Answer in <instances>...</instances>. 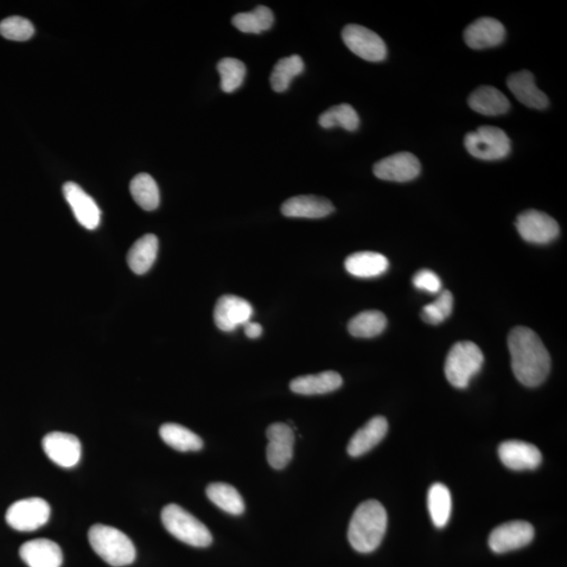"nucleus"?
Returning a JSON list of instances; mask_svg holds the SVG:
<instances>
[{"mask_svg":"<svg viewBox=\"0 0 567 567\" xmlns=\"http://www.w3.org/2000/svg\"><path fill=\"white\" fill-rule=\"evenodd\" d=\"M454 297L449 290L439 293L434 302L425 306L422 318L426 324L439 325L447 320L453 312Z\"/></svg>","mask_w":567,"mask_h":567,"instance_id":"35","label":"nucleus"},{"mask_svg":"<svg viewBox=\"0 0 567 567\" xmlns=\"http://www.w3.org/2000/svg\"><path fill=\"white\" fill-rule=\"evenodd\" d=\"M88 541L95 553L107 564L121 567L135 562V545L116 527L95 525L88 531Z\"/></svg>","mask_w":567,"mask_h":567,"instance_id":"3","label":"nucleus"},{"mask_svg":"<svg viewBox=\"0 0 567 567\" xmlns=\"http://www.w3.org/2000/svg\"><path fill=\"white\" fill-rule=\"evenodd\" d=\"M269 445H267V461L275 470H283L293 457L295 433L290 425L277 423L270 425L266 431Z\"/></svg>","mask_w":567,"mask_h":567,"instance_id":"14","label":"nucleus"},{"mask_svg":"<svg viewBox=\"0 0 567 567\" xmlns=\"http://www.w3.org/2000/svg\"><path fill=\"white\" fill-rule=\"evenodd\" d=\"M484 361L481 349L473 342H458L451 348L445 360L444 374L450 384L466 389L480 372Z\"/></svg>","mask_w":567,"mask_h":567,"instance_id":"4","label":"nucleus"},{"mask_svg":"<svg viewBox=\"0 0 567 567\" xmlns=\"http://www.w3.org/2000/svg\"><path fill=\"white\" fill-rule=\"evenodd\" d=\"M520 237L528 243L545 245L558 238L560 228L556 220L539 210H526L516 220Z\"/></svg>","mask_w":567,"mask_h":567,"instance_id":"9","label":"nucleus"},{"mask_svg":"<svg viewBox=\"0 0 567 567\" xmlns=\"http://www.w3.org/2000/svg\"><path fill=\"white\" fill-rule=\"evenodd\" d=\"M318 123L323 129L342 127L348 132H354L359 129L360 117L352 105L343 104L330 107L328 111L324 112L318 119Z\"/></svg>","mask_w":567,"mask_h":567,"instance_id":"33","label":"nucleus"},{"mask_svg":"<svg viewBox=\"0 0 567 567\" xmlns=\"http://www.w3.org/2000/svg\"><path fill=\"white\" fill-rule=\"evenodd\" d=\"M253 315V308L245 298L237 296H223L215 304L214 318L216 327L224 333H232L244 326Z\"/></svg>","mask_w":567,"mask_h":567,"instance_id":"13","label":"nucleus"},{"mask_svg":"<svg viewBox=\"0 0 567 567\" xmlns=\"http://www.w3.org/2000/svg\"><path fill=\"white\" fill-rule=\"evenodd\" d=\"M245 334L250 339L256 340L262 335L263 328L258 323L248 322L244 325Z\"/></svg>","mask_w":567,"mask_h":567,"instance_id":"38","label":"nucleus"},{"mask_svg":"<svg viewBox=\"0 0 567 567\" xmlns=\"http://www.w3.org/2000/svg\"><path fill=\"white\" fill-rule=\"evenodd\" d=\"M463 37L471 49L494 48L505 41L506 28L497 19L483 17L471 23L464 31Z\"/></svg>","mask_w":567,"mask_h":567,"instance_id":"16","label":"nucleus"},{"mask_svg":"<svg viewBox=\"0 0 567 567\" xmlns=\"http://www.w3.org/2000/svg\"><path fill=\"white\" fill-rule=\"evenodd\" d=\"M428 508L433 524L442 528L448 525L452 513L450 490L443 483H435L429 489Z\"/></svg>","mask_w":567,"mask_h":567,"instance_id":"30","label":"nucleus"},{"mask_svg":"<svg viewBox=\"0 0 567 567\" xmlns=\"http://www.w3.org/2000/svg\"><path fill=\"white\" fill-rule=\"evenodd\" d=\"M498 455L501 462L514 471L535 470L543 462V455L537 447L520 441L502 443L498 448Z\"/></svg>","mask_w":567,"mask_h":567,"instance_id":"17","label":"nucleus"},{"mask_svg":"<svg viewBox=\"0 0 567 567\" xmlns=\"http://www.w3.org/2000/svg\"><path fill=\"white\" fill-rule=\"evenodd\" d=\"M223 92L233 93L243 85L246 67L243 62L235 59H224L218 63Z\"/></svg>","mask_w":567,"mask_h":567,"instance_id":"34","label":"nucleus"},{"mask_svg":"<svg viewBox=\"0 0 567 567\" xmlns=\"http://www.w3.org/2000/svg\"><path fill=\"white\" fill-rule=\"evenodd\" d=\"M388 422L385 417L375 416L362 426L350 439L348 454L352 457H360L368 453L385 438L388 433Z\"/></svg>","mask_w":567,"mask_h":567,"instance_id":"21","label":"nucleus"},{"mask_svg":"<svg viewBox=\"0 0 567 567\" xmlns=\"http://www.w3.org/2000/svg\"><path fill=\"white\" fill-rule=\"evenodd\" d=\"M386 327V316L378 310L361 312L348 324L350 334L360 337V339H371V337L378 336Z\"/></svg>","mask_w":567,"mask_h":567,"instance_id":"28","label":"nucleus"},{"mask_svg":"<svg viewBox=\"0 0 567 567\" xmlns=\"http://www.w3.org/2000/svg\"><path fill=\"white\" fill-rule=\"evenodd\" d=\"M507 85L509 91L522 105L535 110H544L549 106L547 96L535 84L534 75L531 72L521 71L512 74L508 78Z\"/></svg>","mask_w":567,"mask_h":567,"instance_id":"20","label":"nucleus"},{"mask_svg":"<svg viewBox=\"0 0 567 567\" xmlns=\"http://www.w3.org/2000/svg\"><path fill=\"white\" fill-rule=\"evenodd\" d=\"M388 515L381 503L368 500L355 509L348 530V540L356 552L372 553L385 537Z\"/></svg>","mask_w":567,"mask_h":567,"instance_id":"2","label":"nucleus"},{"mask_svg":"<svg viewBox=\"0 0 567 567\" xmlns=\"http://www.w3.org/2000/svg\"><path fill=\"white\" fill-rule=\"evenodd\" d=\"M345 267L353 277L371 279L384 275L389 269V261L379 252L361 251L349 256Z\"/></svg>","mask_w":567,"mask_h":567,"instance_id":"23","label":"nucleus"},{"mask_svg":"<svg viewBox=\"0 0 567 567\" xmlns=\"http://www.w3.org/2000/svg\"><path fill=\"white\" fill-rule=\"evenodd\" d=\"M343 41L353 54L370 62L386 59L387 46L375 32L362 25L348 24L342 32Z\"/></svg>","mask_w":567,"mask_h":567,"instance_id":"8","label":"nucleus"},{"mask_svg":"<svg viewBox=\"0 0 567 567\" xmlns=\"http://www.w3.org/2000/svg\"><path fill=\"white\" fill-rule=\"evenodd\" d=\"M42 448L50 460L61 468L71 469L80 462V441L69 433H50L42 439Z\"/></svg>","mask_w":567,"mask_h":567,"instance_id":"12","label":"nucleus"},{"mask_svg":"<svg viewBox=\"0 0 567 567\" xmlns=\"http://www.w3.org/2000/svg\"><path fill=\"white\" fill-rule=\"evenodd\" d=\"M304 61L298 55H291L279 60L270 76L272 90L283 93L288 90L293 78L304 72Z\"/></svg>","mask_w":567,"mask_h":567,"instance_id":"32","label":"nucleus"},{"mask_svg":"<svg viewBox=\"0 0 567 567\" xmlns=\"http://www.w3.org/2000/svg\"><path fill=\"white\" fill-rule=\"evenodd\" d=\"M19 555L29 567H60L63 562L59 545L44 538L23 544Z\"/></svg>","mask_w":567,"mask_h":567,"instance_id":"18","label":"nucleus"},{"mask_svg":"<svg viewBox=\"0 0 567 567\" xmlns=\"http://www.w3.org/2000/svg\"><path fill=\"white\" fill-rule=\"evenodd\" d=\"M35 33L34 25L28 19L12 16L0 23V35L13 41H27Z\"/></svg>","mask_w":567,"mask_h":567,"instance_id":"36","label":"nucleus"},{"mask_svg":"<svg viewBox=\"0 0 567 567\" xmlns=\"http://www.w3.org/2000/svg\"><path fill=\"white\" fill-rule=\"evenodd\" d=\"M508 350L516 379L526 387H538L551 370V356L537 334L516 327L508 335Z\"/></svg>","mask_w":567,"mask_h":567,"instance_id":"1","label":"nucleus"},{"mask_svg":"<svg viewBox=\"0 0 567 567\" xmlns=\"http://www.w3.org/2000/svg\"><path fill=\"white\" fill-rule=\"evenodd\" d=\"M159 433L162 441L177 451L197 452L203 448L204 444L200 436L181 425L164 424Z\"/></svg>","mask_w":567,"mask_h":567,"instance_id":"27","label":"nucleus"},{"mask_svg":"<svg viewBox=\"0 0 567 567\" xmlns=\"http://www.w3.org/2000/svg\"><path fill=\"white\" fill-rule=\"evenodd\" d=\"M535 536L534 526L526 521H509L497 526L490 533L489 545L497 553L522 549L532 543Z\"/></svg>","mask_w":567,"mask_h":567,"instance_id":"10","label":"nucleus"},{"mask_svg":"<svg viewBox=\"0 0 567 567\" xmlns=\"http://www.w3.org/2000/svg\"><path fill=\"white\" fill-rule=\"evenodd\" d=\"M159 241L155 234H145L136 241L127 253V264L136 275L148 272L157 259Z\"/></svg>","mask_w":567,"mask_h":567,"instance_id":"25","label":"nucleus"},{"mask_svg":"<svg viewBox=\"0 0 567 567\" xmlns=\"http://www.w3.org/2000/svg\"><path fill=\"white\" fill-rule=\"evenodd\" d=\"M208 499L222 511L234 516L244 513V500L238 492V489L231 484L215 482L209 484L206 489Z\"/></svg>","mask_w":567,"mask_h":567,"instance_id":"26","label":"nucleus"},{"mask_svg":"<svg viewBox=\"0 0 567 567\" xmlns=\"http://www.w3.org/2000/svg\"><path fill=\"white\" fill-rule=\"evenodd\" d=\"M422 171L417 157L411 152H398L375 163L373 173L380 180L391 182H409Z\"/></svg>","mask_w":567,"mask_h":567,"instance_id":"11","label":"nucleus"},{"mask_svg":"<svg viewBox=\"0 0 567 567\" xmlns=\"http://www.w3.org/2000/svg\"><path fill=\"white\" fill-rule=\"evenodd\" d=\"M275 23V16L270 8L259 5L251 12L239 13L233 18V24L247 34H260L270 30Z\"/></svg>","mask_w":567,"mask_h":567,"instance_id":"31","label":"nucleus"},{"mask_svg":"<svg viewBox=\"0 0 567 567\" xmlns=\"http://www.w3.org/2000/svg\"><path fill=\"white\" fill-rule=\"evenodd\" d=\"M413 285L419 290L429 293H438L442 289L441 279L429 270H423L416 273L413 278Z\"/></svg>","mask_w":567,"mask_h":567,"instance_id":"37","label":"nucleus"},{"mask_svg":"<svg viewBox=\"0 0 567 567\" xmlns=\"http://www.w3.org/2000/svg\"><path fill=\"white\" fill-rule=\"evenodd\" d=\"M131 194L140 207L152 212L160 206V191L154 178L149 174H139L130 184Z\"/></svg>","mask_w":567,"mask_h":567,"instance_id":"29","label":"nucleus"},{"mask_svg":"<svg viewBox=\"0 0 567 567\" xmlns=\"http://www.w3.org/2000/svg\"><path fill=\"white\" fill-rule=\"evenodd\" d=\"M282 214L288 218L322 219L334 212L329 200L316 196H297L284 202Z\"/></svg>","mask_w":567,"mask_h":567,"instance_id":"19","label":"nucleus"},{"mask_svg":"<svg viewBox=\"0 0 567 567\" xmlns=\"http://www.w3.org/2000/svg\"><path fill=\"white\" fill-rule=\"evenodd\" d=\"M50 515L49 503L33 497L13 503L6 511L5 520L16 531L33 532L47 524Z\"/></svg>","mask_w":567,"mask_h":567,"instance_id":"7","label":"nucleus"},{"mask_svg":"<svg viewBox=\"0 0 567 567\" xmlns=\"http://www.w3.org/2000/svg\"><path fill=\"white\" fill-rule=\"evenodd\" d=\"M63 195L79 224L88 231H95L100 224L101 210L93 197L74 182L63 186Z\"/></svg>","mask_w":567,"mask_h":567,"instance_id":"15","label":"nucleus"},{"mask_svg":"<svg viewBox=\"0 0 567 567\" xmlns=\"http://www.w3.org/2000/svg\"><path fill=\"white\" fill-rule=\"evenodd\" d=\"M464 146L471 156L483 161H497L511 152V140L505 131L495 126H481L470 132L464 138Z\"/></svg>","mask_w":567,"mask_h":567,"instance_id":"6","label":"nucleus"},{"mask_svg":"<svg viewBox=\"0 0 567 567\" xmlns=\"http://www.w3.org/2000/svg\"><path fill=\"white\" fill-rule=\"evenodd\" d=\"M161 519L167 531L184 544L195 547H207L213 544V535L208 528L175 503L163 508Z\"/></svg>","mask_w":567,"mask_h":567,"instance_id":"5","label":"nucleus"},{"mask_svg":"<svg viewBox=\"0 0 567 567\" xmlns=\"http://www.w3.org/2000/svg\"><path fill=\"white\" fill-rule=\"evenodd\" d=\"M469 105L478 114L484 116H498L507 114L511 107L508 99L498 88L480 87L470 95Z\"/></svg>","mask_w":567,"mask_h":567,"instance_id":"22","label":"nucleus"},{"mask_svg":"<svg viewBox=\"0 0 567 567\" xmlns=\"http://www.w3.org/2000/svg\"><path fill=\"white\" fill-rule=\"evenodd\" d=\"M343 385L341 375L334 371H325L305 375L290 382L292 392L301 395H320L334 392Z\"/></svg>","mask_w":567,"mask_h":567,"instance_id":"24","label":"nucleus"}]
</instances>
